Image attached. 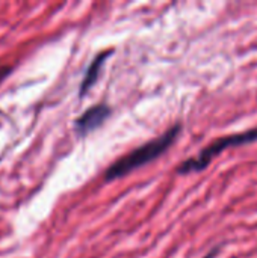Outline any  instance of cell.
Listing matches in <instances>:
<instances>
[{
	"mask_svg": "<svg viewBox=\"0 0 257 258\" xmlns=\"http://www.w3.org/2000/svg\"><path fill=\"white\" fill-rule=\"evenodd\" d=\"M254 142H257V127L244 130V132H238V133H232V135H227V136L217 138L212 142H209L203 150H200V153L197 156L182 162L177 166L176 172L179 175H189V174L201 172L214 162V159H217L226 150L250 145V144H254Z\"/></svg>",
	"mask_w": 257,
	"mask_h": 258,
	"instance_id": "2",
	"label": "cell"
},
{
	"mask_svg": "<svg viewBox=\"0 0 257 258\" xmlns=\"http://www.w3.org/2000/svg\"><path fill=\"white\" fill-rule=\"evenodd\" d=\"M11 73V67H0V82Z\"/></svg>",
	"mask_w": 257,
	"mask_h": 258,
	"instance_id": "6",
	"label": "cell"
},
{
	"mask_svg": "<svg viewBox=\"0 0 257 258\" xmlns=\"http://www.w3.org/2000/svg\"><path fill=\"white\" fill-rule=\"evenodd\" d=\"M182 132V124H174L173 127H170L162 136L141 145L139 148L133 150L132 153L123 156L121 159H118L115 163H112L105 174V180L106 181H112L117 180L120 177L127 175L129 172L138 169L139 166H144L150 162H153L155 159L161 157L179 138Z\"/></svg>",
	"mask_w": 257,
	"mask_h": 258,
	"instance_id": "1",
	"label": "cell"
},
{
	"mask_svg": "<svg viewBox=\"0 0 257 258\" xmlns=\"http://www.w3.org/2000/svg\"><path fill=\"white\" fill-rule=\"evenodd\" d=\"M111 115V109L106 104H95L91 106L86 112H83L77 119H76V132L79 135H88L89 132L95 130L100 127L106 118Z\"/></svg>",
	"mask_w": 257,
	"mask_h": 258,
	"instance_id": "3",
	"label": "cell"
},
{
	"mask_svg": "<svg viewBox=\"0 0 257 258\" xmlns=\"http://www.w3.org/2000/svg\"><path fill=\"white\" fill-rule=\"evenodd\" d=\"M111 53H112L111 50H105V51H101L98 56L94 57V60H92L91 65L88 67L86 74H85V77H83V80H82V83H80V92H79L80 97L85 95V92H88V91L92 88V85L97 82L98 74H100V70H101L103 63H105V59H106Z\"/></svg>",
	"mask_w": 257,
	"mask_h": 258,
	"instance_id": "4",
	"label": "cell"
},
{
	"mask_svg": "<svg viewBox=\"0 0 257 258\" xmlns=\"http://www.w3.org/2000/svg\"><path fill=\"white\" fill-rule=\"evenodd\" d=\"M223 246H224V243H220V245L214 246V248H212V249H211L203 258H217V255L220 254V251L223 249Z\"/></svg>",
	"mask_w": 257,
	"mask_h": 258,
	"instance_id": "5",
	"label": "cell"
}]
</instances>
